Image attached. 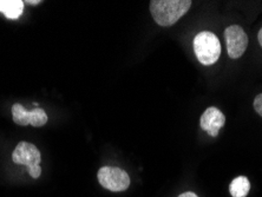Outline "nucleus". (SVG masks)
<instances>
[{
    "instance_id": "obj_4",
    "label": "nucleus",
    "mask_w": 262,
    "mask_h": 197,
    "mask_svg": "<svg viewBox=\"0 0 262 197\" xmlns=\"http://www.w3.org/2000/svg\"><path fill=\"white\" fill-rule=\"evenodd\" d=\"M227 52L232 59H237L244 55L248 46V37L238 25H230L225 31Z\"/></svg>"
},
{
    "instance_id": "obj_3",
    "label": "nucleus",
    "mask_w": 262,
    "mask_h": 197,
    "mask_svg": "<svg viewBox=\"0 0 262 197\" xmlns=\"http://www.w3.org/2000/svg\"><path fill=\"white\" fill-rule=\"evenodd\" d=\"M98 182L107 190L124 191L130 185V177L124 170L116 167H103L98 170Z\"/></svg>"
},
{
    "instance_id": "obj_8",
    "label": "nucleus",
    "mask_w": 262,
    "mask_h": 197,
    "mask_svg": "<svg viewBox=\"0 0 262 197\" xmlns=\"http://www.w3.org/2000/svg\"><path fill=\"white\" fill-rule=\"evenodd\" d=\"M24 11L23 0H0V12L9 19L20 18Z\"/></svg>"
},
{
    "instance_id": "obj_2",
    "label": "nucleus",
    "mask_w": 262,
    "mask_h": 197,
    "mask_svg": "<svg viewBox=\"0 0 262 197\" xmlns=\"http://www.w3.org/2000/svg\"><path fill=\"white\" fill-rule=\"evenodd\" d=\"M194 51L200 63L213 65L221 56V44L213 32L203 31L194 38Z\"/></svg>"
},
{
    "instance_id": "obj_12",
    "label": "nucleus",
    "mask_w": 262,
    "mask_h": 197,
    "mask_svg": "<svg viewBox=\"0 0 262 197\" xmlns=\"http://www.w3.org/2000/svg\"><path fill=\"white\" fill-rule=\"evenodd\" d=\"M179 197H199V196L194 194V192L188 191V192H183V194H181Z\"/></svg>"
},
{
    "instance_id": "obj_1",
    "label": "nucleus",
    "mask_w": 262,
    "mask_h": 197,
    "mask_svg": "<svg viewBox=\"0 0 262 197\" xmlns=\"http://www.w3.org/2000/svg\"><path fill=\"white\" fill-rule=\"evenodd\" d=\"M190 0H152L150 13L160 26H171L182 18L191 6Z\"/></svg>"
},
{
    "instance_id": "obj_10",
    "label": "nucleus",
    "mask_w": 262,
    "mask_h": 197,
    "mask_svg": "<svg viewBox=\"0 0 262 197\" xmlns=\"http://www.w3.org/2000/svg\"><path fill=\"white\" fill-rule=\"evenodd\" d=\"M253 106H254V110H255L256 113L259 114L261 117H262V94L257 95L256 97L254 98Z\"/></svg>"
},
{
    "instance_id": "obj_6",
    "label": "nucleus",
    "mask_w": 262,
    "mask_h": 197,
    "mask_svg": "<svg viewBox=\"0 0 262 197\" xmlns=\"http://www.w3.org/2000/svg\"><path fill=\"white\" fill-rule=\"evenodd\" d=\"M12 161L15 164L26 165L31 169L40 164L41 155L39 149L32 143L19 142L12 154Z\"/></svg>"
},
{
    "instance_id": "obj_9",
    "label": "nucleus",
    "mask_w": 262,
    "mask_h": 197,
    "mask_svg": "<svg viewBox=\"0 0 262 197\" xmlns=\"http://www.w3.org/2000/svg\"><path fill=\"white\" fill-rule=\"evenodd\" d=\"M250 190V183L247 177L238 176L230 183L229 191L233 197H246Z\"/></svg>"
},
{
    "instance_id": "obj_11",
    "label": "nucleus",
    "mask_w": 262,
    "mask_h": 197,
    "mask_svg": "<svg viewBox=\"0 0 262 197\" xmlns=\"http://www.w3.org/2000/svg\"><path fill=\"white\" fill-rule=\"evenodd\" d=\"M29 173L31 175L32 179H39L40 173H41V168L40 165H37V167H33L29 169Z\"/></svg>"
},
{
    "instance_id": "obj_14",
    "label": "nucleus",
    "mask_w": 262,
    "mask_h": 197,
    "mask_svg": "<svg viewBox=\"0 0 262 197\" xmlns=\"http://www.w3.org/2000/svg\"><path fill=\"white\" fill-rule=\"evenodd\" d=\"M29 4H32V5H38V4H39L40 2H28Z\"/></svg>"
},
{
    "instance_id": "obj_7",
    "label": "nucleus",
    "mask_w": 262,
    "mask_h": 197,
    "mask_svg": "<svg viewBox=\"0 0 262 197\" xmlns=\"http://www.w3.org/2000/svg\"><path fill=\"white\" fill-rule=\"evenodd\" d=\"M226 123V117L222 114V111H220L217 107H208L204 111L203 115L201 116V124L202 129L210 135L211 137H216L219 135L220 129H222L223 125Z\"/></svg>"
},
{
    "instance_id": "obj_13",
    "label": "nucleus",
    "mask_w": 262,
    "mask_h": 197,
    "mask_svg": "<svg viewBox=\"0 0 262 197\" xmlns=\"http://www.w3.org/2000/svg\"><path fill=\"white\" fill-rule=\"evenodd\" d=\"M257 40H259L261 48H262V28H261V30H260L259 34H257Z\"/></svg>"
},
{
    "instance_id": "obj_5",
    "label": "nucleus",
    "mask_w": 262,
    "mask_h": 197,
    "mask_svg": "<svg viewBox=\"0 0 262 197\" xmlns=\"http://www.w3.org/2000/svg\"><path fill=\"white\" fill-rule=\"evenodd\" d=\"M12 117L15 124L20 126L32 125L40 127L48 122V115L40 107H36L32 111H28L21 104H14L12 106Z\"/></svg>"
}]
</instances>
